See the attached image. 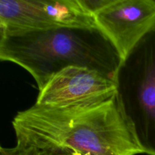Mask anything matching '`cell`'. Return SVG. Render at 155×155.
I'll use <instances>...</instances> for the list:
<instances>
[{"label": "cell", "mask_w": 155, "mask_h": 155, "mask_svg": "<svg viewBox=\"0 0 155 155\" xmlns=\"http://www.w3.org/2000/svg\"><path fill=\"white\" fill-rule=\"evenodd\" d=\"M17 145L33 155L143 154L123 118L116 99L90 107L35 104L12 121Z\"/></svg>", "instance_id": "cell-1"}, {"label": "cell", "mask_w": 155, "mask_h": 155, "mask_svg": "<svg viewBox=\"0 0 155 155\" xmlns=\"http://www.w3.org/2000/svg\"><path fill=\"white\" fill-rule=\"evenodd\" d=\"M0 59L28 71L41 90L54 75L70 67L89 68L114 80L123 58L95 26L0 28Z\"/></svg>", "instance_id": "cell-2"}, {"label": "cell", "mask_w": 155, "mask_h": 155, "mask_svg": "<svg viewBox=\"0 0 155 155\" xmlns=\"http://www.w3.org/2000/svg\"><path fill=\"white\" fill-rule=\"evenodd\" d=\"M115 99L142 152L155 155V24L122 59Z\"/></svg>", "instance_id": "cell-3"}, {"label": "cell", "mask_w": 155, "mask_h": 155, "mask_svg": "<svg viewBox=\"0 0 155 155\" xmlns=\"http://www.w3.org/2000/svg\"><path fill=\"white\" fill-rule=\"evenodd\" d=\"M95 26V18L81 7L78 0H0L1 29Z\"/></svg>", "instance_id": "cell-4"}, {"label": "cell", "mask_w": 155, "mask_h": 155, "mask_svg": "<svg viewBox=\"0 0 155 155\" xmlns=\"http://www.w3.org/2000/svg\"><path fill=\"white\" fill-rule=\"evenodd\" d=\"M114 80L86 68L70 67L39 90L36 104L60 107H90L115 98Z\"/></svg>", "instance_id": "cell-5"}, {"label": "cell", "mask_w": 155, "mask_h": 155, "mask_svg": "<svg viewBox=\"0 0 155 155\" xmlns=\"http://www.w3.org/2000/svg\"><path fill=\"white\" fill-rule=\"evenodd\" d=\"M95 19L124 58L155 24V0H114Z\"/></svg>", "instance_id": "cell-6"}, {"label": "cell", "mask_w": 155, "mask_h": 155, "mask_svg": "<svg viewBox=\"0 0 155 155\" xmlns=\"http://www.w3.org/2000/svg\"><path fill=\"white\" fill-rule=\"evenodd\" d=\"M81 7L95 18L99 12L110 5L114 0H78Z\"/></svg>", "instance_id": "cell-7"}, {"label": "cell", "mask_w": 155, "mask_h": 155, "mask_svg": "<svg viewBox=\"0 0 155 155\" xmlns=\"http://www.w3.org/2000/svg\"><path fill=\"white\" fill-rule=\"evenodd\" d=\"M0 155H33L29 150L19 145H17L14 148H0Z\"/></svg>", "instance_id": "cell-8"}]
</instances>
